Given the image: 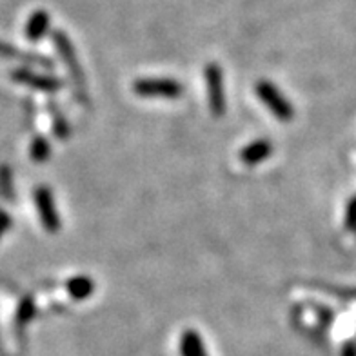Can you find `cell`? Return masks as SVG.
<instances>
[{"label":"cell","mask_w":356,"mask_h":356,"mask_svg":"<svg viewBox=\"0 0 356 356\" xmlns=\"http://www.w3.org/2000/svg\"><path fill=\"white\" fill-rule=\"evenodd\" d=\"M35 311H37V305L31 296H24L20 300L19 307H17V325L24 327L29 320L35 316Z\"/></svg>","instance_id":"cell-13"},{"label":"cell","mask_w":356,"mask_h":356,"mask_svg":"<svg viewBox=\"0 0 356 356\" xmlns=\"http://www.w3.org/2000/svg\"><path fill=\"white\" fill-rule=\"evenodd\" d=\"M0 198L8 202L15 200V186H13V173L10 165L0 164Z\"/></svg>","instance_id":"cell-11"},{"label":"cell","mask_w":356,"mask_h":356,"mask_svg":"<svg viewBox=\"0 0 356 356\" xmlns=\"http://www.w3.org/2000/svg\"><path fill=\"white\" fill-rule=\"evenodd\" d=\"M11 79L19 84L29 86V88L38 89V91H47V93H53L60 88V80L53 79V76L38 75V73H33L29 70H15L11 73Z\"/></svg>","instance_id":"cell-6"},{"label":"cell","mask_w":356,"mask_h":356,"mask_svg":"<svg viewBox=\"0 0 356 356\" xmlns=\"http://www.w3.org/2000/svg\"><path fill=\"white\" fill-rule=\"evenodd\" d=\"M273 153V144L269 140H264V138H260V140H254L251 142V144H248L242 149V153H240V160L244 162L245 165H257L260 164V162H264V160H267L269 156H271Z\"/></svg>","instance_id":"cell-7"},{"label":"cell","mask_w":356,"mask_h":356,"mask_svg":"<svg viewBox=\"0 0 356 356\" xmlns=\"http://www.w3.org/2000/svg\"><path fill=\"white\" fill-rule=\"evenodd\" d=\"M47 29H49V15L44 10H38L31 13L28 24H26V37L31 42H37L46 35Z\"/></svg>","instance_id":"cell-8"},{"label":"cell","mask_w":356,"mask_h":356,"mask_svg":"<svg viewBox=\"0 0 356 356\" xmlns=\"http://www.w3.org/2000/svg\"><path fill=\"white\" fill-rule=\"evenodd\" d=\"M66 289L73 300H86L93 295L95 282L89 277H73L67 280Z\"/></svg>","instance_id":"cell-9"},{"label":"cell","mask_w":356,"mask_h":356,"mask_svg":"<svg viewBox=\"0 0 356 356\" xmlns=\"http://www.w3.org/2000/svg\"><path fill=\"white\" fill-rule=\"evenodd\" d=\"M133 93L142 99H168L182 97L184 86L173 79H140L133 84Z\"/></svg>","instance_id":"cell-1"},{"label":"cell","mask_w":356,"mask_h":356,"mask_svg":"<svg viewBox=\"0 0 356 356\" xmlns=\"http://www.w3.org/2000/svg\"><path fill=\"white\" fill-rule=\"evenodd\" d=\"M53 129H55V135L58 136V138H67V135H70V127H67L66 124V118L62 117L60 113H53Z\"/></svg>","instance_id":"cell-15"},{"label":"cell","mask_w":356,"mask_h":356,"mask_svg":"<svg viewBox=\"0 0 356 356\" xmlns=\"http://www.w3.org/2000/svg\"><path fill=\"white\" fill-rule=\"evenodd\" d=\"M53 44H55L56 51L60 55V58L66 62V67L70 71L71 80L75 82V88L79 91V97L82 100H86V80H84V71L80 67L79 58H76V53L73 49V44L67 38V35L64 31H55L53 33Z\"/></svg>","instance_id":"cell-2"},{"label":"cell","mask_w":356,"mask_h":356,"mask_svg":"<svg viewBox=\"0 0 356 356\" xmlns=\"http://www.w3.org/2000/svg\"><path fill=\"white\" fill-rule=\"evenodd\" d=\"M49 153H51V145H49V140H46L44 136H35L31 145H29V156L31 160L38 162V164H42L49 159Z\"/></svg>","instance_id":"cell-12"},{"label":"cell","mask_w":356,"mask_h":356,"mask_svg":"<svg viewBox=\"0 0 356 356\" xmlns=\"http://www.w3.org/2000/svg\"><path fill=\"white\" fill-rule=\"evenodd\" d=\"M207 88V102L209 109L215 117H222L225 113V88H224V73L216 64H207L204 70Z\"/></svg>","instance_id":"cell-4"},{"label":"cell","mask_w":356,"mask_h":356,"mask_svg":"<svg viewBox=\"0 0 356 356\" xmlns=\"http://www.w3.org/2000/svg\"><path fill=\"white\" fill-rule=\"evenodd\" d=\"M0 56H4V58H19V60L28 62V64H38V66L51 67L49 60H46V58H42V56L22 53L15 46H11V44H8V42H2V40H0Z\"/></svg>","instance_id":"cell-10"},{"label":"cell","mask_w":356,"mask_h":356,"mask_svg":"<svg viewBox=\"0 0 356 356\" xmlns=\"http://www.w3.org/2000/svg\"><path fill=\"white\" fill-rule=\"evenodd\" d=\"M343 225H346L347 231H356V197H353L349 204H347Z\"/></svg>","instance_id":"cell-14"},{"label":"cell","mask_w":356,"mask_h":356,"mask_svg":"<svg viewBox=\"0 0 356 356\" xmlns=\"http://www.w3.org/2000/svg\"><path fill=\"white\" fill-rule=\"evenodd\" d=\"M6 231H8V229H6V227H4V225H2V224H0V236H2V234H4V233H6Z\"/></svg>","instance_id":"cell-16"},{"label":"cell","mask_w":356,"mask_h":356,"mask_svg":"<svg viewBox=\"0 0 356 356\" xmlns=\"http://www.w3.org/2000/svg\"><path fill=\"white\" fill-rule=\"evenodd\" d=\"M257 95L258 99L262 100L264 106H266L278 120L289 122L291 118L295 117V109H293L289 100H287L286 97L278 91L277 86L271 84V82L260 80L257 84Z\"/></svg>","instance_id":"cell-3"},{"label":"cell","mask_w":356,"mask_h":356,"mask_svg":"<svg viewBox=\"0 0 356 356\" xmlns=\"http://www.w3.org/2000/svg\"><path fill=\"white\" fill-rule=\"evenodd\" d=\"M35 204H37L38 216L42 222L44 229L47 233H56L60 229V216L56 213L55 200H53L51 191L47 188H38L35 191Z\"/></svg>","instance_id":"cell-5"}]
</instances>
